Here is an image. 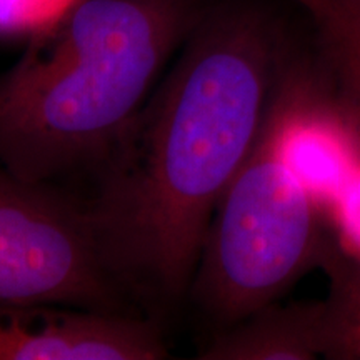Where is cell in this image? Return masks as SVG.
I'll list each match as a JSON object with an SVG mask.
<instances>
[{
	"instance_id": "cell-6",
	"label": "cell",
	"mask_w": 360,
	"mask_h": 360,
	"mask_svg": "<svg viewBox=\"0 0 360 360\" xmlns=\"http://www.w3.org/2000/svg\"><path fill=\"white\" fill-rule=\"evenodd\" d=\"M326 350L323 302H274L233 326L214 330L197 359L314 360L326 357Z\"/></svg>"
},
{
	"instance_id": "cell-2",
	"label": "cell",
	"mask_w": 360,
	"mask_h": 360,
	"mask_svg": "<svg viewBox=\"0 0 360 360\" xmlns=\"http://www.w3.org/2000/svg\"><path fill=\"white\" fill-rule=\"evenodd\" d=\"M212 2L75 0L0 75V162L52 186L89 177Z\"/></svg>"
},
{
	"instance_id": "cell-1",
	"label": "cell",
	"mask_w": 360,
	"mask_h": 360,
	"mask_svg": "<svg viewBox=\"0 0 360 360\" xmlns=\"http://www.w3.org/2000/svg\"><path fill=\"white\" fill-rule=\"evenodd\" d=\"M295 40L276 0H214L77 193L105 267L141 312L162 321L187 300L207 229L259 141Z\"/></svg>"
},
{
	"instance_id": "cell-7",
	"label": "cell",
	"mask_w": 360,
	"mask_h": 360,
	"mask_svg": "<svg viewBox=\"0 0 360 360\" xmlns=\"http://www.w3.org/2000/svg\"><path fill=\"white\" fill-rule=\"evenodd\" d=\"M312 27V51L330 101L360 135V0H289Z\"/></svg>"
},
{
	"instance_id": "cell-4",
	"label": "cell",
	"mask_w": 360,
	"mask_h": 360,
	"mask_svg": "<svg viewBox=\"0 0 360 360\" xmlns=\"http://www.w3.org/2000/svg\"><path fill=\"white\" fill-rule=\"evenodd\" d=\"M0 302L137 312L105 267L84 202L0 162Z\"/></svg>"
},
{
	"instance_id": "cell-5",
	"label": "cell",
	"mask_w": 360,
	"mask_h": 360,
	"mask_svg": "<svg viewBox=\"0 0 360 360\" xmlns=\"http://www.w3.org/2000/svg\"><path fill=\"white\" fill-rule=\"evenodd\" d=\"M160 319L56 304L0 302V360H160Z\"/></svg>"
},
{
	"instance_id": "cell-9",
	"label": "cell",
	"mask_w": 360,
	"mask_h": 360,
	"mask_svg": "<svg viewBox=\"0 0 360 360\" xmlns=\"http://www.w3.org/2000/svg\"><path fill=\"white\" fill-rule=\"evenodd\" d=\"M75 0H0V35H35L53 24Z\"/></svg>"
},
{
	"instance_id": "cell-8",
	"label": "cell",
	"mask_w": 360,
	"mask_h": 360,
	"mask_svg": "<svg viewBox=\"0 0 360 360\" xmlns=\"http://www.w3.org/2000/svg\"><path fill=\"white\" fill-rule=\"evenodd\" d=\"M323 267L330 277L326 307V359L360 360V260L330 247Z\"/></svg>"
},
{
	"instance_id": "cell-10",
	"label": "cell",
	"mask_w": 360,
	"mask_h": 360,
	"mask_svg": "<svg viewBox=\"0 0 360 360\" xmlns=\"http://www.w3.org/2000/svg\"><path fill=\"white\" fill-rule=\"evenodd\" d=\"M328 214L337 231V247L360 260V170L342 188Z\"/></svg>"
},
{
	"instance_id": "cell-3",
	"label": "cell",
	"mask_w": 360,
	"mask_h": 360,
	"mask_svg": "<svg viewBox=\"0 0 360 360\" xmlns=\"http://www.w3.org/2000/svg\"><path fill=\"white\" fill-rule=\"evenodd\" d=\"M278 96L215 209L188 289L214 330L277 302L334 245L322 205L281 150Z\"/></svg>"
}]
</instances>
